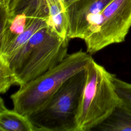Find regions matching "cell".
<instances>
[{
  "label": "cell",
  "mask_w": 131,
  "mask_h": 131,
  "mask_svg": "<svg viewBox=\"0 0 131 131\" xmlns=\"http://www.w3.org/2000/svg\"><path fill=\"white\" fill-rule=\"evenodd\" d=\"M85 70L68 79L42 108L28 116L36 131H77L76 116Z\"/></svg>",
  "instance_id": "4"
},
{
  "label": "cell",
  "mask_w": 131,
  "mask_h": 131,
  "mask_svg": "<svg viewBox=\"0 0 131 131\" xmlns=\"http://www.w3.org/2000/svg\"><path fill=\"white\" fill-rule=\"evenodd\" d=\"M85 79L76 116L77 131H89L113 112L120 102L113 77L92 58L85 69Z\"/></svg>",
  "instance_id": "3"
},
{
  "label": "cell",
  "mask_w": 131,
  "mask_h": 131,
  "mask_svg": "<svg viewBox=\"0 0 131 131\" xmlns=\"http://www.w3.org/2000/svg\"><path fill=\"white\" fill-rule=\"evenodd\" d=\"M0 7V53L35 20L49 16L45 0H10Z\"/></svg>",
  "instance_id": "6"
},
{
  "label": "cell",
  "mask_w": 131,
  "mask_h": 131,
  "mask_svg": "<svg viewBox=\"0 0 131 131\" xmlns=\"http://www.w3.org/2000/svg\"><path fill=\"white\" fill-rule=\"evenodd\" d=\"M113 80L120 101L131 110V83L117 78L115 75Z\"/></svg>",
  "instance_id": "12"
},
{
  "label": "cell",
  "mask_w": 131,
  "mask_h": 131,
  "mask_svg": "<svg viewBox=\"0 0 131 131\" xmlns=\"http://www.w3.org/2000/svg\"><path fill=\"white\" fill-rule=\"evenodd\" d=\"M92 58L91 54L81 50L68 54L56 66L20 86L11 95L13 109L27 116L37 112L64 82L84 70Z\"/></svg>",
  "instance_id": "2"
},
{
  "label": "cell",
  "mask_w": 131,
  "mask_h": 131,
  "mask_svg": "<svg viewBox=\"0 0 131 131\" xmlns=\"http://www.w3.org/2000/svg\"><path fill=\"white\" fill-rule=\"evenodd\" d=\"M69 40L59 36L47 25L10 56H0L15 73L20 87L60 63L68 54Z\"/></svg>",
  "instance_id": "1"
},
{
  "label": "cell",
  "mask_w": 131,
  "mask_h": 131,
  "mask_svg": "<svg viewBox=\"0 0 131 131\" xmlns=\"http://www.w3.org/2000/svg\"><path fill=\"white\" fill-rule=\"evenodd\" d=\"M113 0H77L67 7L68 38L84 39L96 18Z\"/></svg>",
  "instance_id": "7"
},
{
  "label": "cell",
  "mask_w": 131,
  "mask_h": 131,
  "mask_svg": "<svg viewBox=\"0 0 131 131\" xmlns=\"http://www.w3.org/2000/svg\"><path fill=\"white\" fill-rule=\"evenodd\" d=\"M14 85H18L17 76L7 61L0 56V92L6 93Z\"/></svg>",
  "instance_id": "11"
},
{
  "label": "cell",
  "mask_w": 131,
  "mask_h": 131,
  "mask_svg": "<svg viewBox=\"0 0 131 131\" xmlns=\"http://www.w3.org/2000/svg\"><path fill=\"white\" fill-rule=\"evenodd\" d=\"M1 131H36L27 116L6 106L2 98L0 99Z\"/></svg>",
  "instance_id": "8"
},
{
  "label": "cell",
  "mask_w": 131,
  "mask_h": 131,
  "mask_svg": "<svg viewBox=\"0 0 131 131\" xmlns=\"http://www.w3.org/2000/svg\"><path fill=\"white\" fill-rule=\"evenodd\" d=\"M131 27V0H113L97 16L83 40L86 52L93 54L124 41Z\"/></svg>",
  "instance_id": "5"
},
{
  "label": "cell",
  "mask_w": 131,
  "mask_h": 131,
  "mask_svg": "<svg viewBox=\"0 0 131 131\" xmlns=\"http://www.w3.org/2000/svg\"><path fill=\"white\" fill-rule=\"evenodd\" d=\"M45 1L49 10L48 26L62 38L69 39L68 37L69 23L64 1L45 0Z\"/></svg>",
  "instance_id": "9"
},
{
  "label": "cell",
  "mask_w": 131,
  "mask_h": 131,
  "mask_svg": "<svg viewBox=\"0 0 131 131\" xmlns=\"http://www.w3.org/2000/svg\"><path fill=\"white\" fill-rule=\"evenodd\" d=\"M63 1H64V4L65 5V7L67 8V7H68L70 5H71V4H72L73 3L75 2L77 0H63Z\"/></svg>",
  "instance_id": "13"
},
{
  "label": "cell",
  "mask_w": 131,
  "mask_h": 131,
  "mask_svg": "<svg viewBox=\"0 0 131 131\" xmlns=\"http://www.w3.org/2000/svg\"><path fill=\"white\" fill-rule=\"evenodd\" d=\"M10 0H0V6H8Z\"/></svg>",
  "instance_id": "14"
},
{
  "label": "cell",
  "mask_w": 131,
  "mask_h": 131,
  "mask_svg": "<svg viewBox=\"0 0 131 131\" xmlns=\"http://www.w3.org/2000/svg\"><path fill=\"white\" fill-rule=\"evenodd\" d=\"M93 130L131 131V110L120 101L110 116Z\"/></svg>",
  "instance_id": "10"
}]
</instances>
